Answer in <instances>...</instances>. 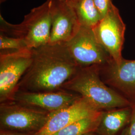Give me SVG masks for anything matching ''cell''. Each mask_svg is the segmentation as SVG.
I'll return each mask as SVG.
<instances>
[{"label": "cell", "mask_w": 135, "mask_h": 135, "mask_svg": "<svg viewBox=\"0 0 135 135\" xmlns=\"http://www.w3.org/2000/svg\"><path fill=\"white\" fill-rule=\"evenodd\" d=\"M51 113L25 106L15 102L1 103V130L34 134L43 128Z\"/></svg>", "instance_id": "4"}, {"label": "cell", "mask_w": 135, "mask_h": 135, "mask_svg": "<svg viewBox=\"0 0 135 135\" xmlns=\"http://www.w3.org/2000/svg\"><path fill=\"white\" fill-rule=\"evenodd\" d=\"M132 110L124 108L102 112L96 130L101 135H116L130 121Z\"/></svg>", "instance_id": "12"}, {"label": "cell", "mask_w": 135, "mask_h": 135, "mask_svg": "<svg viewBox=\"0 0 135 135\" xmlns=\"http://www.w3.org/2000/svg\"><path fill=\"white\" fill-rule=\"evenodd\" d=\"M65 44L80 67L101 66L112 60L97 39L93 28L81 26L77 34Z\"/></svg>", "instance_id": "7"}, {"label": "cell", "mask_w": 135, "mask_h": 135, "mask_svg": "<svg viewBox=\"0 0 135 135\" xmlns=\"http://www.w3.org/2000/svg\"><path fill=\"white\" fill-rule=\"evenodd\" d=\"M94 135V134L93 133H92V132H89V133H88L87 134H85V135Z\"/></svg>", "instance_id": "19"}, {"label": "cell", "mask_w": 135, "mask_h": 135, "mask_svg": "<svg viewBox=\"0 0 135 135\" xmlns=\"http://www.w3.org/2000/svg\"><path fill=\"white\" fill-rule=\"evenodd\" d=\"M81 26L94 28L102 18L93 0H66Z\"/></svg>", "instance_id": "13"}, {"label": "cell", "mask_w": 135, "mask_h": 135, "mask_svg": "<svg viewBox=\"0 0 135 135\" xmlns=\"http://www.w3.org/2000/svg\"><path fill=\"white\" fill-rule=\"evenodd\" d=\"M100 112L81 96L71 105L52 113L43 128L32 135H53L74 122Z\"/></svg>", "instance_id": "10"}, {"label": "cell", "mask_w": 135, "mask_h": 135, "mask_svg": "<svg viewBox=\"0 0 135 135\" xmlns=\"http://www.w3.org/2000/svg\"><path fill=\"white\" fill-rule=\"evenodd\" d=\"M32 49L0 53V102L11 101L32 63Z\"/></svg>", "instance_id": "5"}, {"label": "cell", "mask_w": 135, "mask_h": 135, "mask_svg": "<svg viewBox=\"0 0 135 135\" xmlns=\"http://www.w3.org/2000/svg\"><path fill=\"white\" fill-rule=\"evenodd\" d=\"M52 27L49 43H67L77 34L81 25L66 0H50Z\"/></svg>", "instance_id": "9"}, {"label": "cell", "mask_w": 135, "mask_h": 135, "mask_svg": "<svg viewBox=\"0 0 135 135\" xmlns=\"http://www.w3.org/2000/svg\"><path fill=\"white\" fill-rule=\"evenodd\" d=\"M6 1H7V0H0V3H1V4L5 2Z\"/></svg>", "instance_id": "20"}, {"label": "cell", "mask_w": 135, "mask_h": 135, "mask_svg": "<svg viewBox=\"0 0 135 135\" xmlns=\"http://www.w3.org/2000/svg\"><path fill=\"white\" fill-rule=\"evenodd\" d=\"M102 112L81 119L66 126L52 135H84L96 130Z\"/></svg>", "instance_id": "14"}, {"label": "cell", "mask_w": 135, "mask_h": 135, "mask_svg": "<svg viewBox=\"0 0 135 135\" xmlns=\"http://www.w3.org/2000/svg\"><path fill=\"white\" fill-rule=\"evenodd\" d=\"M100 74L105 83L126 94L135 96V60L123 59L120 63L113 60L100 66Z\"/></svg>", "instance_id": "11"}, {"label": "cell", "mask_w": 135, "mask_h": 135, "mask_svg": "<svg viewBox=\"0 0 135 135\" xmlns=\"http://www.w3.org/2000/svg\"><path fill=\"white\" fill-rule=\"evenodd\" d=\"M32 63L20 80L17 91L61 90L63 85L81 68L71 56L65 43L48 44L32 49Z\"/></svg>", "instance_id": "1"}, {"label": "cell", "mask_w": 135, "mask_h": 135, "mask_svg": "<svg viewBox=\"0 0 135 135\" xmlns=\"http://www.w3.org/2000/svg\"><path fill=\"white\" fill-rule=\"evenodd\" d=\"M0 26L1 33L23 40L29 48L48 44L52 27L50 0L32 9L18 24L9 23L0 15Z\"/></svg>", "instance_id": "3"}, {"label": "cell", "mask_w": 135, "mask_h": 135, "mask_svg": "<svg viewBox=\"0 0 135 135\" xmlns=\"http://www.w3.org/2000/svg\"><path fill=\"white\" fill-rule=\"evenodd\" d=\"M28 47L22 39L14 38L0 33V50L5 51H19Z\"/></svg>", "instance_id": "15"}, {"label": "cell", "mask_w": 135, "mask_h": 135, "mask_svg": "<svg viewBox=\"0 0 135 135\" xmlns=\"http://www.w3.org/2000/svg\"><path fill=\"white\" fill-rule=\"evenodd\" d=\"M61 89L80 95L99 111L121 108L130 104L125 98L103 81L99 65L80 68Z\"/></svg>", "instance_id": "2"}, {"label": "cell", "mask_w": 135, "mask_h": 135, "mask_svg": "<svg viewBox=\"0 0 135 135\" xmlns=\"http://www.w3.org/2000/svg\"><path fill=\"white\" fill-rule=\"evenodd\" d=\"M99 12L103 18L107 14L112 0H93Z\"/></svg>", "instance_id": "16"}, {"label": "cell", "mask_w": 135, "mask_h": 135, "mask_svg": "<svg viewBox=\"0 0 135 135\" xmlns=\"http://www.w3.org/2000/svg\"><path fill=\"white\" fill-rule=\"evenodd\" d=\"M81 97L76 93L64 90L44 92L18 90L11 101L51 113L71 105Z\"/></svg>", "instance_id": "8"}, {"label": "cell", "mask_w": 135, "mask_h": 135, "mask_svg": "<svg viewBox=\"0 0 135 135\" xmlns=\"http://www.w3.org/2000/svg\"><path fill=\"white\" fill-rule=\"evenodd\" d=\"M33 134L21 133L10 131L1 130L0 135H32Z\"/></svg>", "instance_id": "18"}, {"label": "cell", "mask_w": 135, "mask_h": 135, "mask_svg": "<svg viewBox=\"0 0 135 135\" xmlns=\"http://www.w3.org/2000/svg\"><path fill=\"white\" fill-rule=\"evenodd\" d=\"M98 42L112 60L120 63L123 59L122 52L125 39L126 25L119 10L111 1L106 15L93 28Z\"/></svg>", "instance_id": "6"}, {"label": "cell", "mask_w": 135, "mask_h": 135, "mask_svg": "<svg viewBox=\"0 0 135 135\" xmlns=\"http://www.w3.org/2000/svg\"><path fill=\"white\" fill-rule=\"evenodd\" d=\"M123 135H135V107L132 110L129 125L125 131Z\"/></svg>", "instance_id": "17"}]
</instances>
